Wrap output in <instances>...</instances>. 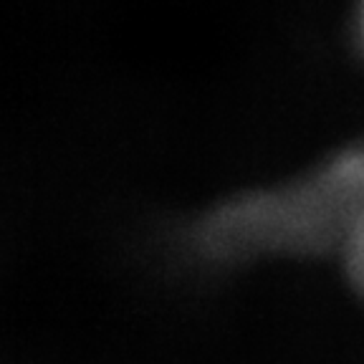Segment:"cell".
Segmentation results:
<instances>
[{
  "label": "cell",
  "mask_w": 364,
  "mask_h": 364,
  "mask_svg": "<svg viewBox=\"0 0 364 364\" xmlns=\"http://www.w3.org/2000/svg\"><path fill=\"white\" fill-rule=\"evenodd\" d=\"M364 218V142L339 149L294 180L240 193L190 225L188 248L210 266L261 256L341 250Z\"/></svg>",
  "instance_id": "6da1fadb"
},
{
  "label": "cell",
  "mask_w": 364,
  "mask_h": 364,
  "mask_svg": "<svg viewBox=\"0 0 364 364\" xmlns=\"http://www.w3.org/2000/svg\"><path fill=\"white\" fill-rule=\"evenodd\" d=\"M339 253L344 258V271H347L349 284L364 299V218L354 225Z\"/></svg>",
  "instance_id": "7a4b0ae2"
},
{
  "label": "cell",
  "mask_w": 364,
  "mask_h": 364,
  "mask_svg": "<svg viewBox=\"0 0 364 364\" xmlns=\"http://www.w3.org/2000/svg\"><path fill=\"white\" fill-rule=\"evenodd\" d=\"M357 41L364 51V0H359V8H357Z\"/></svg>",
  "instance_id": "3957f363"
}]
</instances>
